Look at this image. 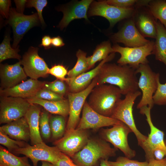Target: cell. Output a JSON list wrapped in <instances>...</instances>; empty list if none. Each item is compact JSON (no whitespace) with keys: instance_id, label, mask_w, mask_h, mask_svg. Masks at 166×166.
<instances>
[{"instance_id":"8","label":"cell","mask_w":166,"mask_h":166,"mask_svg":"<svg viewBox=\"0 0 166 166\" xmlns=\"http://www.w3.org/2000/svg\"><path fill=\"white\" fill-rule=\"evenodd\" d=\"M135 8H123L108 4L105 0L93 1L90 4L87 13L89 16H99L107 19L111 27L117 22L125 18L132 17Z\"/></svg>"},{"instance_id":"38","label":"cell","mask_w":166,"mask_h":166,"mask_svg":"<svg viewBox=\"0 0 166 166\" xmlns=\"http://www.w3.org/2000/svg\"><path fill=\"white\" fill-rule=\"evenodd\" d=\"M33 97L50 101H57L64 99L63 96L55 93L44 87L38 91Z\"/></svg>"},{"instance_id":"32","label":"cell","mask_w":166,"mask_h":166,"mask_svg":"<svg viewBox=\"0 0 166 166\" xmlns=\"http://www.w3.org/2000/svg\"><path fill=\"white\" fill-rule=\"evenodd\" d=\"M11 39L10 36L6 35L4 37L0 45V62L8 59L14 58L20 60L21 56L19 54V46L14 49L10 45Z\"/></svg>"},{"instance_id":"24","label":"cell","mask_w":166,"mask_h":166,"mask_svg":"<svg viewBox=\"0 0 166 166\" xmlns=\"http://www.w3.org/2000/svg\"><path fill=\"white\" fill-rule=\"evenodd\" d=\"M40 114V108L35 104H31L24 116L29 127L32 145L43 142L39 129Z\"/></svg>"},{"instance_id":"37","label":"cell","mask_w":166,"mask_h":166,"mask_svg":"<svg viewBox=\"0 0 166 166\" xmlns=\"http://www.w3.org/2000/svg\"><path fill=\"white\" fill-rule=\"evenodd\" d=\"M44 87L63 96L66 93L67 89L64 81L57 79L50 83L45 84Z\"/></svg>"},{"instance_id":"48","label":"cell","mask_w":166,"mask_h":166,"mask_svg":"<svg viewBox=\"0 0 166 166\" xmlns=\"http://www.w3.org/2000/svg\"><path fill=\"white\" fill-rule=\"evenodd\" d=\"M154 159L156 160H160L164 158L165 154L164 152L159 149L155 150L153 152Z\"/></svg>"},{"instance_id":"27","label":"cell","mask_w":166,"mask_h":166,"mask_svg":"<svg viewBox=\"0 0 166 166\" xmlns=\"http://www.w3.org/2000/svg\"><path fill=\"white\" fill-rule=\"evenodd\" d=\"M0 166H32L28 158L15 155L5 148L0 146Z\"/></svg>"},{"instance_id":"12","label":"cell","mask_w":166,"mask_h":166,"mask_svg":"<svg viewBox=\"0 0 166 166\" xmlns=\"http://www.w3.org/2000/svg\"><path fill=\"white\" fill-rule=\"evenodd\" d=\"M31 104L26 99L1 97L0 123H8L24 117Z\"/></svg>"},{"instance_id":"9","label":"cell","mask_w":166,"mask_h":166,"mask_svg":"<svg viewBox=\"0 0 166 166\" xmlns=\"http://www.w3.org/2000/svg\"><path fill=\"white\" fill-rule=\"evenodd\" d=\"M14 152L17 154L23 155L30 158L33 166H38L40 161L54 164L58 160L62 153L56 146H49L43 142L32 145L28 144Z\"/></svg>"},{"instance_id":"42","label":"cell","mask_w":166,"mask_h":166,"mask_svg":"<svg viewBox=\"0 0 166 166\" xmlns=\"http://www.w3.org/2000/svg\"><path fill=\"white\" fill-rule=\"evenodd\" d=\"M52 166H78L70 157L62 152L60 158L57 162Z\"/></svg>"},{"instance_id":"22","label":"cell","mask_w":166,"mask_h":166,"mask_svg":"<svg viewBox=\"0 0 166 166\" xmlns=\"http://www.w3.org/2000/svg\"><path fill=\"white\" fill-rule=\"evenodd\" d=\"M93 2L92 0H82L62 10L63 16L58 26L63 29L75 19L84 18L88 21L87 11Z\"/></svg>"},{"instance_id":"49","label":"cell","mask_w":166,"mask_h":166,"mask_svg":"<svg viewBox=\"0 0 166 166\" xmlns=\"http://www.w3.org/2000/svg\"><path fill=\"white\" fill-rule=\"evenodd\" d=\"M108 160H102L100 161V166H109L108 162Z\"/></svg>"},{"instance_id":"26","label":"cell","mask_w":166,"mask_h":166,"mask_svg":"<svg viewBox=\"0 0 166 166\" xmlns=\"http://www.w3.org/2000/svg\"><path fill=\"white\" fill-rule=\"evenodd\" d=\"M156 35L152 54L166 66V28L158 21L156 22Z\"/></svg>"},{"instance_id":"1","label":"cell","mask_w":166,"mask_h":166,"mask_svg":"<svg viewBox=\"0 0 166 166\" xmlns=\"http://www.w3.org/2000/svg\"><path fill=\"white\" fill-rule=\"evenodd\" d=\"M136 70L128 65H121L106 63L96 77L97 85L106 83L118 87L122 95L138 90Z\"/></svg>"},{"instance_id":"29","label":"cell","mask_w":166,"mask_h":166,"mask_svg":"<svg viewBox=\"0 0 166 166\" xmlns=\"http://www.w3.org/2000/svg\"><path fill=\"white\" fill-rule=\"evenodd\" d=\"M147 7L155 18L166 28V1L150 0Z\"/></svg>"},{"instance_id":"45","label":"cell","mask_w":166,"mask_h":166,"mask_svg":"<svg viewBox=\"0 0 166 166\" xmlns=\"http://www.w3.org/2000/svg\"><path fill=\"white\" fill-rule=\"evenodd\" d=\"M51 39L49 35H45L42 38L40 46H43L46 49H49L52 45Z\"/></svg>"},{"instance_id":"17","label":"cell","mask_w":166,"mask_h":166,"mask_svg":"<svg viewBox=\"0 0 166 166\" xmlns=\"http://www.w3.org/2000/svg\"><path fill=\"white\" fill-rule=\"evenodd\" d=\"M111 39L115 42L122 43L129 47L143 46L151 41L140 33L133 18L128 19L120 30L111 36Z\"/></svg>"},{"instance_id":"18","label":"cell","mask_w":166,"mask_h":166,"mask_svg":"<svg viewBox=\"0 0 166 166\" xmlns=\"http://www.w3.org/2000/svg\"><path fill=\"white\" fill-rule=\"evenodd\" d=\"M144 6L135 8L132 16L135 25L140 33L144 37L156 38L157 20Z\"/></svg>"},{"instance_id":"40","label":"cell","mask_w":166,"mask_h":166,"mask_svg":"<svg viewBox=\"0 0 166 166\" xmlns=\"http://www.w3.org/2000/svg\"><path fill=\"white\" fill-rule=\"evenodd\" d=\"M68 72L66 68L63 65H58L53 66L49 69L48 73L55 76L57 79L66 82L67 78L65 76L67 75Z\"/></svg>"},{"instance_id":"3","label":"cell","mask_w":166,"mask_h":166,"mask_svg":"<svg viewBox=\"0 0 166 166\" xmlns=\"http://www.w3.org/2000/svg\"><path fill=\"white\" fill-rule=\"evenodd\" d=\"M117 149L101 139H89L85 146L71 159L78 166H96L99 161L116 155Z\"/></svg>"},{"instance_id":"20","label":"cell","mask_w":166,"mask_h":166,"mask_svg":"<svg viewBox=\"0 0 166 166\" xmlns=\"http://www.w3.org/2000/svg\"><path fill=\"white\" fill-rule=\"evenodd\" d=\"M44 82L30 79L15 86L0 89L2 97H12L28 99L34 96L37 93L44 87Z\"/></svg>"},{"instance_id":"15","label":"cell","mask_w":166,"mask_h":166,"mask_svg":"<svg viewBox=\"0 0 166 166\" xmlns=\"http://www.w3.org/2000/svg\"><path fill=\"white\" fill-rule=\"evenodd\" d=\"M82 111V116L76 128L97 130L101 128L113 126L122 122L113 118L105 116L93 109L85 101Z\"/></svg>"},{"instance_id":"31","label":"cell","mask_w":166,"mask_h":166,"mask_svg":"<svg viewBox=\"0 0 166 166\" xmlns=\"http://www.w3.org/2000/svg\"><path fill=\"white\" fill-rule=\"evenodd\" d=\"M49 123L52 138L56 140L62 137L66 131L65 117L59 115L52 116Z\"/></svg>"},{"instance_id":"36","label":"cell","mask_w":166,"mask_h":166,"mask_svg":"<svg viewBox=\"0 0 166 166\" xmlns=\"http://www.w3.org/2000/svg\"><path fill=\"white\" fill-rule=\"evenodd\" d=\"M153 100L154 104L166 105V83L161 84L160 79L158 81L157 89L153 96Z\"/></svg>"},{"instance_id":"47","label":"cell","mask_w":166,"mask_h":166,"mask_svg":"<svg viewBox=\"0 0 166 166\" xmlns=\"http://www.w3.org/2000/svg\"><path fill=\"white\" fill-rule=\"evenodd\" d=\"M51 41L52 45L56 47H61L65 45L62 39L59 36L52 38Z\"/></svg>"},{"instance_id":"43","label":"cell","mask_w":166,"mask_h":166,"mask_svg":"<svg viewBox=\"0 0 166 166\" xmlns=\"http://www.w3.org/2000/svg\"><path fill=\"white\" fill-rule=\"evenodd\" d=\"M11 1L10 0H0V12L2 16L8 19L9 17L10 7Z\"/></svg>"},{"instance_id":"2","label":"cell","mask_w":166,"mask_h":166,"mask_svg":"<svg viewBox=\"0 0 166 166\" xmlns=\"http://www.w3.org/2000/svg\"><path fill=\"white\" fill-rule=\"evenodd\" d=\"M122 95L116 86L106 84L97 85L89 94L87 102L97 113L111 117Z\"/></svg>"},{"instance_id":"5","label":"cell","mask_w":166,"mask_h":166,"mask_svg":"<svg viewBox=\"0 0 166 166\" xmlns=\"http://www.w3.org/2000/svg\"><path fill=\"white\" fill-rule=\"evenodd\" d=\"M136 74L140 73L138 86L142 93L137 108L140 109L147 106L151 109L154 104L153 96L157 89L160 74L153 72L148 63L140 65L136 70Z\"/></svg>"},{"instance_id":"11","label":"cell","mask_w":166,"mask_h":166,"mask_svg":"<svg viewBox=\"0 0 166 166\" xmlns=\"http://www.w3.org/2000/svg\"><path fill=\"white\" fill-rule=\"evenodd\" d=\"M89 139L86 130L75 128L66 131L63 137L54 144L61 152L71 158L83 148Z\"/></svg>"},{"instance_id":"23","label":"cell","mask_w":166,"mask_h":166,"mask_svg":"<svg viewBox=\"0 0 166 166\" xmlns=\"http://www.w3.org/2000/svg\"><path fill=\"white\" fill-rule=\"evenodd\" d=\"M0 130L16 140L26 142L30 139L29 127L24 117L1 126Z\"/></svg>"},{"instance_id":"25","label":"cell","mask_w":166,"mask_h":166,"mask_svg":"<svg viewBox=\"0 0 166 166\" xmlns=\"http://www.w3.org/2000/svg\"><path fill=\"white\" fill-rule=\"evenodd\" d=\"M30 104L38 105L47 112L65 117L69 115V104L68 99L50 101L32 97L26 99Z\"/></svg>"},{"instance_id":"41","label":"cell","mask_w":166,"mask_h":166,"mask_svg":"<svg viewBox=\"0 0 166 166\" xmlns=\"http://www.w3.org/2000/svg\"><path fill=\"white\" fill-rule=\"evenodd\" d=\"M106 2L109 5L123 8H136L139 0H107Z\"/></svg>"},{"instance_id":"46","label":"cell","mask_w":166,"mask_h":166,"mask_svg":"<svg viewBox=\"0 0 166 166\" xmlns=\"http://www.w3.org/2000/svg\"><path fill=\"white\" fill-rule=\"evenodd\" d=\"M148 162V166H166V157L160 160L152 159Z\"/></svg>"},{"instance_id":"19","label":"cell","mask_w":166,"mask_h":166,"mask_svg":"<svg viewBox=\"0 0 166 166\" xmlns=\"http://www.w3.org/2000/svg\"><path fill=\"white\" fill-rule=\"evenodd\" d=\"M115 56V53H112L91 70L84 73L73 78H67V81L66 82L68 86V92L77 93L86 89L98 74L102 65L111 61Z\"/></svg>"},{"instance_id":"33","label":"cell","mask_w":166,"mask_h":166,"mask_svg":"<svg viewBox=\"0 0 166 166\" xmlns=\"http://www.w3.org/2000/svg\"><path fill=\"white\" fill-rule=\"evenodd\" d=\"M0 143L13 152L16 150L23 148L28 144L23 141L15 140L9 137L7 135L0 130Z\"/></svg>"},{"instance_id":"35","label":"cell","mask_w":166,"mask_h":166,"mask_svg":"<svg viewBox=\"0 0 166 166\" xmlns=\"http://www.w3.org/2000/svg\"><path fill=\"white\" fill-rule=\"evenodd\" d=\"M109 166H148V162L146 161L140 162L132 160L126 156H119L115 161H108Z\"/></svg>"},{"instance_id":"39","label":"cell","mask_w":166,"mask_h":166,"mask_svg":"<svg viewBox=\"0 0 166 166\" xmlns=\"http://www.w3.org/2000/svg\"><path fill=\"white\" fill-rule=\"evenodd\" d=\"M47 4L46 0H27L26 3V7H34L36 9L40 22L42 26L45 24V23L42 17V11Z\"/></svg>"},{"instance_id":"10","label":"cell","mask_w":166,"mask_h":166,"mask_svg":"<svg viewBox=\"0 0 166 166\" xmlns=\"http://www.w3.org/2000/svg\"><path fill=\"white\" fill-rule=\"evenodd\" d=\"M39 22L37 13L26 15L18 13L14 8H10L7 23L13 29L14 37L13 48H16L24 35L32 27L38 26Z\"/></svg>"},{"instance_id":"14","label":"cell","mask_w":166,"mask_h":166,"mask_svg":"<svg viewBox=\"0 0 166 166\" xmlns=\"http://www.w3.org/2000/svg\"><path fill=\"white\" fill-rule=\"evenodd\" d=\"M97 85V80L95 77L85 90L77 93L68 92L67 97L69 109L66 131L76 128L80 121V114L86 99L92 89Z\"/></svg>"},{"instance_id":"28","label":"cell","mask_w":166,"mask_h":166,"mask_svg":"<svg viewBox=\"0 0 166 166\" xmlns=\"http://www.w3.org/2000/svg\"><path fill=\"white\" fill-rule=\"evenodd\" d=\"M113 53V50L109 41L101 43L97 46L92 55L87 57L89 69L93 68L97 62L105 59Z\"/></svg>"},{"instance_id":"34","label":"cell","mask_w":166,"mask_h":166,"mask_svg":"<svg viewBox=\"0 0 166 166\" xmlns=\"http://www.w3.org/2000/svg\"><path fill=\"white\" fill-rule=\"evenodd\" d=\"M48 112L45 111L42 113L39 120V129L41 134L44 139L47 140L49 138L51 133Z\"/></svg>"},{"instance_id":"6","label":"cell","mask_w":166,"mask_h":166,"mask_svg":"<svg viewBox=\"0 0 166 166\" xmlns=\"http://www.w3.org/2000/svg\"><path fill=\"white\" fill-rule=\"evenodd\" d=\"M154 43V42L151 41L144 46L135 47H123L115 44L112 48L114 53L121 55L117 61L119 65H128L136 70L140 65L148 63L147 57L152 54Z\"/></svg>"},{"instance_id":"16","label":"cell","mask_w":166,"mask_h":166,"mask_svg":"<svg viewBox=\"0 0 166 166\" xmlns=\"http://www.w3.org/2000/svg\"><path fill=\"white\" fill-rule=\"evenodd\" d=\"M38 48L31 46L20 61L27 76L34 80L45 77L49 74V69L44 59L38 55Z\"/></svg>"},{"instance_id":"30","label":"cell","mask_w":166,"mask_h":166,"mask_svg":"<svg viewBox=\"0 0 166 166\" xmlns=\"http://www.w3.org/2000/svg\"><path fill=\"white\" fill-rule=\"evenodd\" d=\"M76 56L77 58V62L74 67L68 71L67 78H73L89 69L86 53L79 49Z\"/></svg>"},{"instance_id":"44","label":"cell","mask_w":166,"mask_h":166,"mask_svg":"<svg viewBox=\"0 0 166 166\" xmlns=\"http://www.w3.org/2000/svg\"><path fill=\"white\" fill-rule=\"evenodd\" d=\"M27 1V0H14L16 5V10L17 12L23 14Z\"/></svg>"},{"instance_id":"50","label":"cell","mask_w":166,"mask_h":166,"mask_svg":"<svg viewBox=\"0 0 166 166\" xmlns=\"http://www.w3.org/2000/svg\"><path fill=\"white\" fill-rule=\"evenodd\" d=\"M42 164L41 166H52V164L46 161H42Z\"/></svg>"},{"instance_id":"13","label":"cell","mask_w":166,"mask_h":166,"mask_svg":"<svg viewBox=\"0 0 166 166\" xmlns=\"http://www.w3.org/2000/svg\"><path fill=\"white\" fill-rule=\"evenodd\" d=\"M140 109V113L145 116L146 120L150 128V132L142 148L145 152L146 161L148 162L150 160L154 159L153 152L156 149L163 152L166 157V145L164 141V134L153 124L151 117V108L145 106Z\"/></svg>"},{"instance_id":"21","label":"cell","mask_w":166,"mask_h":166,"mask_svg":"<svg viewBox=\"0 0 166 166\" xmlns=\"http://www.w3.org/2000/svg\"><path fill=\"white\" fill-rule=\"evenodd\" d=\"M21 65L19 61L14 65H1V89L13 87L26 79L27 76Z\"/></svg>"},{"instance_id":"7","label":"cell","mask_w":166,"mask_h":166,"mask_svg":"<svg viewBox=\"0 0 166 166\" xmlns=\"http://www.w3.org/2000/svg\"><path fill=\"white\" fill-rule=\"evenodd\" d=\"M131 132V129L122 122L111 128L102 129L100 134L102 139L111 143L115 148L121 151L125 156L132 159L136 156V152L128 144V136Z\"/></svg>"},{"instance_id":"4","label":"cell","mask_w":166,"mask_h":166,"mask_svg":"<svg viewBox=\"0 0 166 166\" xmlns=\"http://www.w3.org/2000/svg\"><path fill=\"white\" fill-rule=\"evenodd\" d=\"M141 94V92L137 90L126 95L125 98L121 99L117 104L111 117L120 121L127 125L134 134L138 145L142 148L147 136L142 134L137 128L133 114L135 101Z\"/></svg>"}]
</instances>
